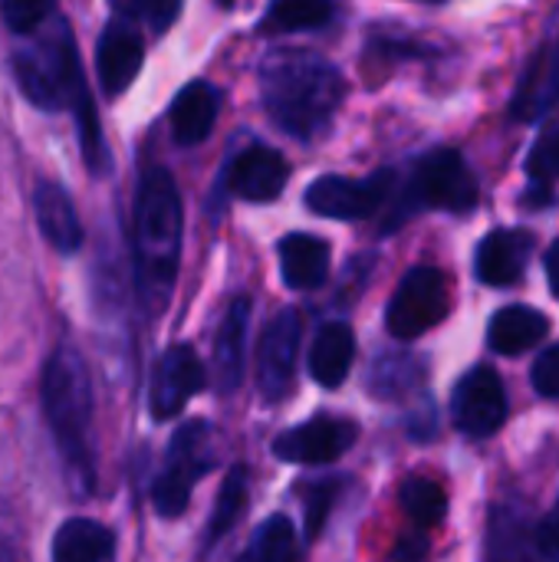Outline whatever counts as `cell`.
Wrapping results in <instances>:
<instances>
[{"mask_svg":"<svg viewBox=\"0 0 559 562\" xmlns=\"http://www.w3.org/2000/svg\"><path fill=\"white\" fill-rule=\"evenodd\" d=\"M0 16L7 33L13 36L10 66L23 95L46 109H72L82 128V148L96 171L105 168V145L99 132V119L89 102V89L82 79L72 26L56 3H0Z\"/></svg>","mask_w":559,"mask_h":562,"instance_id":"cell-1","label":"cell"},{"mask_svg":"<svg viewBox=\"0 0 559 562\" xmlns=\"http://www.w3.org/2000/svg\"><path fill=\"white\" fill-rule=\"evenodd\" d=\"M346 99L343 72L313 49H273L260 63V102L273 125L297 142L329 132Z\"/></svg>","mask_w":559,"mask_h":562,"instance_id":"cell-2","label":"cell"},{"mask_svg":"<svg viewBox=\"0 0 559 562\" xmlns=\"http://www.w3.org/2000/svg\"><path fill=\"white\" fill-rule=\"evenodd\" d=\"M43 412L66 471L69 487L86 497L96 487V441H92V382L76 346L63 342L49 352L43 369Z\"/></svg>","mask_w":559,"mask_h":562,"instance_id":"cell-3","label":"cell"},{"mask_svg":"<svg viewBox=\"0 0 559 562\" xmlns=\"http://www.w3.org/2000/svg\"><path fill=\"white\" fill-rule=\"evenodd\" d=\"M181 194L168 168H148L135 194V270L152 310L168 303L181 260Z\"/></svg>","mask_w":559,"mask_h":562,"instance_id":"cell-4","label":"cell"},{"mask_svg":"<svg viewBox=\"0 0 559 562\" xmlns=\"http://www.w3.org/2000/svg\"><path fill=\"white\" fill-rule=\"evenodd\" d=\"M478 198H481V188H478V178L468 168L465 155L458 148H435L415 165V171L405 184L402 204H395L399 217L392 221V227L422 207L468 214L478 204Z\"/></svg>","mask_w":559,"mask_h":562,"instance_id":"cell-5","label":"cell"},{"mask_svg":"<svg viewBox=\"0 0 559 562\" xmlns=\"http://www.w3.org/2000/svg\"><path fill=\"white\" fill-rule=\"evenodd\" d=\"M214 468L211 454V428L204 422H188L175 431L161 474L152 487L155 510L168 520L181 517L188 510V501L194 494V484Z\"/></svg>","mask_w":559,"mask_h":562,"instance_id":"cell-6","label":"cell"},{"mask_svg":"<svg viewBox=\"0 0 559 562\" xmlns=\"http://www.w3.org/2000/svg\"><path fill=\"white\" fill-rule=\"evenodd\" d=\"M448 310H451V283L445 270L418 263L399 280L385 310V326L399 342H412L428 329H435L448 316Z\"/></svg>","mask_w":559,"mask_h":562,"instance_id":"cell-7","label":"cell"},{"mask_svg":"<svg viewBox=\"0 0 559 562\" xmlns=\"http://www.w3.org/2000/svg\"><path fill=\"white\" fill-rule=\"evenodd\" d=\"M395 188V171L379 168L369 178H343V175H323L306 188V207L320 217L333 221H366L379 214V207L389 201Z\"/></svg>","mask_w":559,"mask_h":562,"instance_id":"cell-8","label":"cell"},{"mask_svg":"<svg viewBox=\"0 0 559 562\" xmlns=\"http://www.w3.org/2000/svg\"><path fill=\"white\" fill-rule=\"evenodd\" d=\"M507 389L491 366L468 369L451 395L455 428L468 438H491L507 422Z\"/></svg>","mask_w":559,"mask_h":562,"instance_id":"cell-9","label":"cell"},{"mask_svg":"<svg viewBox=\"0 0 559 562\" xmlns=\"http://www.w3.org/2000/svg\"><path fill=\"white\" fill-rule=\"evenodd\" d=\"M300 333L303 319L297 310H283L273 316V323L260 336V352H257V382L264 402L277 405L290 395L297 382V356H300Z\"/></svg>","mask_w":559,"mask_h":562,"instance_id":"cell-10","label":"cell"},{"mask_svg":"<svg viewBox=\"0 0 559 562\" xmlns=\"http://www.w3.org/2000/svg\"><path fill=\"white\" fill-rule=\"evenodd\" d=\"M359 438V428L346 418H333V415H316L300 428L283 431L273 441V454L287 464H333L339 461Z\"/></svg>","mask_w":559,"mask_h":562,"instance_id":"cell-11","label":"cell"},{"mask_svg":"<svg viewBox=\"0 0 559 562\" xmlns=\"http://www.w3.org/2000/svg\"><path fill=\"white\" fill-rule=\"evenodd\" d=\"M142 26L135 16H128L125 10L115 7L112 20L105 23L102 36H99V56H96V66H99V82L109 95H119L132 86V79L138 76L142 69V59H145V36H142Z\"/></svg>","mask_w":559,"mask_h":562,"instance_id":"cell-12","label":"cell"},{"mask_svg":"<svg viewBox=\"0 0 559 562\" xmlns=\"http://www.w3.org/2000/svg\"><path fill=\"white\" fill-rule=\"evenodd\" d=\"M204 389V366L198 359V352L185 342L171 346L152 375V395H148V408L155 415V422H168L175 415H181V408Z\"/></svg>","mask_w":559,"mask_h":562,"instance_id":"cell-13","label":"cell"},{"mask_svg":"<svg viewBox=\"0 0 559 562\" xmlns=\"http://www.w3.org/2000/svg\"><path fill=\"white\" fill-rule=\"evenodd\" d=\"M287 178H290V165L280 151H273L267 145H247L227 165L224 191L241 201L264 204V201L280 198V191L287 188Z\"/></svg>","mask_w":559,"mask_h":562,"instance_id":"cell-14","label":"cell"},{"mask_svg":"<svg viewBox=\"0 0 559 562\" xmlns=\"http://www.w3.org/2000/svg\"><path fill=\"white\" fill-rule=\"evenodd\" d=\"M534 254V234L521 227L491 231L474 254V277L488 286H514Z\"/></svg>","mask_w":559,"mask_h":562,"instance_id":"cell-15","label":"cell"},{"mask_svg":"<svg viewBox=\"0 0 559 562\" xmlns=\"http://www.w3.org/2000/svg\"><path fill=\"white\" fill-rule=\"evenodd\" d=\"M247 326H250V296H237L227 306V313L214 333V385L221 395H231L244 379Z\"/></svg>","mask_w":559,"mask_h":562,"instance_id":"cell-16","label":"cell"},{"mask_svg":"<svg viewBox=\"0 0 559 562\" xmlns=\"http://www.w3.org/2000/svg\"><path fill=\"white\" fill-rule=\"evenodd\" d=\"M559 105V43L544 46L524 69L517 92L511 99V112L521 122H534Z\"/></svg>","mask_w":559,"mask_h":562,"instance_id":"cell-17","label":"cell"},{"mask_svg":"<svg viewBox=\"0 0 559 562\" xmlns=\"http://www.w3.org/2000/svg\"><path fill=\"white\" fill-rule=\"evenodd\" d=\"M217 112H221V92L204 82V79H194L188 82L175 102H171V135L178 145H198L211 135L214 122H217Z\"/></svg>","mask_w":559,"mask_h":562,"instance_id":"cell-18","label":"cell"},{"mask_svg":"<svg viewBox=\"0 0 559 562\" xmlns=\"http://www.w3.org/2000/svg\"><path fill=\"white\" fill-rule=\"evenodd\" d=\"M280 273L290 290H316L329 277V244L313 234H287L280 240Z\"/></svg>","mask_w":559,"mask_h":562,"instance_id":"cell-19","label":"cell"},{"mask_svg":"<svg viewBox=\"0 0 559 562\" xmlns=\"http://www.w3.org/2000/svg\"><path fill=\"white\" fill-rule=\"evenodd\" d=\"M33 204H36V224H40L43 237L63 254L79 250L82 224H79V214H76L69 194L56 181H40L36 194H33Z\"/></svg>","mask_w":559,"mask_h":562,"instance_id":"cell-20","label":"cell"},{"mask_svg":"<svg viewBox=\"0 0 559 562\" xmlns=\"http://www.w3.org/2000/svg\"><path fill=\"white\" fill-rule=\"evenodd\" d=\"M353 359H356V333L333 319L326 323L316 339H313V349H310V372L313 379L323 385V389H339L353 369Z\"/></svg>","mask_w":559,"mask_h":562,"instance_id":"cell-21","label":"cell"},{"mask_svg":"<svg viewBox=\"0 0 559 562\" xmlns=\"http://www.w3.org/2000/svg\"><path fill=\"white\" fill-rule=\"evenodd\" d=\"M550 333V323L540 310L530 306H504L494 313L488 326V342L501 356H521L534 346H540Z\"/></svg>","mask_w":559,"mask_h":562,"instance_id":"cell-22","label":"cell"},{"mask_svg":"<svg viewBox=\"0 0 559 562\" xmlns=\"http://www.w3.org/2000/svg\"><path fill=\"white\" fill-rule=\"evenodd\" d=\"M115 533L99 520L72 517L53 537V562H112Z\"/></svg>","mask_w":559,"mask_h":562,"instance_id":"cell-23","label":"cell"},{"mask_svg":"<svg viewBox=\"0 0 559 562\" xmlns=\"http://www.w3.org/2000/svg\"><path fill=\"white\" fill-rule=\"evenodd\" d=\"M488 562H547L537 550L527 517L511 504H497V510L491 517Z\"/></svg>","mask_w":559,"mask_h":562,"instance_id":"cell-24","label":"cell"},{"mask_svg":"<svg viewBox=\"0 0 559 562\" xmlns=\"http://www.w3.org/2000/svg\"><path fill=\"white\" fill-rule=\"evenodd\" d=\"M234 562H300V540L283 514L267 517Z\"/></svg>","mask_w":559,"mask_h":562,"instance_id":"cell-25","label":"cell"},{"mask_svg":"<svg viewBox=\"0 0 559 562\" xmlns=\"http://www.w3.org/2000/svg\"><path fill=\"white\" fill-rule=\"evenodd\" d=\"M247 497H250V474H247L244 464H237V468H231V474L224 477V484H221V491H217V504H214V514H211V520H208L204 547L224 540V537L234 530V524H237V520L244 517V510H247Z\"/></svg>","mask_w":559,"mask_h":562,"instance_id":"cell-26","label":"cell"},{"mask_svg":"<svg viewBox=\"0 0 559 562\" xmlns=\"http://www.w3.org/2000/svg\"><path fill=\"white\" fill-rule=\"evenodd\" d=\"M333 3L323 0H283L273 3L264 20H260V33H297V30H320L333 20Z\"/></svg>","mask_w":559,"mask_h":562,"instance_id":"cell-27","label":"cell"},{"mask_svg":"<svg viewBox=\"0 0 559 562\" xmlns=\"http://www.w3.org/2000/svg\"><path fill=\"white\" fill-rule=\"evenodd\" d=\"M425 382V369L415 356L405 352H392L382 356L369 375V392L379 398H402L409 392H415Z\"/></svg>","mask_w":559,"mask_h":562,"instance_id":"cell-28","label":"cell"},{"mask_svg":"<svg viewBox=\"0 0 559 562\" xmlns=\"http://www.w3.org/2000/svg\"><path fill=\"white\" fill-rule=\"evenodd\" d=\"M399 501L405 514L415 520V527L425 533L428 527H438L448 514V494L438 481L428 477H409L399 491Z\"/></svg>","mask_w":559,"mask_h":562,"instance_id":"cell-29","label":"cell"},{"mask_svg":"<svg viewBox=\"0 0 559 562\" xmlns=\"http://www.w3.org/2000/svg\"><path fill=\"white\" fill-rule=\"evenodd\" d=\"M527 175L537 181V184H550L559 181V125L547 128L537 145L530 148V158H527Z\"/></svg>","mask_w":559,"mask_h":562,"instance_id":"cell-30","label":"cell"},{"mask_svg":"<svg viewBox=\"0 0 559 562\" xmlns=\"http://www.w3.org/2000/svg\"><path fill=\"white\" fill-rule=\"evenodd\" d=\"M339 487V481H320L306 491V540H320V533L326 530Z\"/></svg>","mask_w":559,"mask_h":562,"instance_id":"cell-31","label":"cell"},{"mask_svg":"<svg viewBox=\"0 0 559 562\" xmlns=\"http://www.w3.org/2000/svg\"><path fill=\"white\" fill-rule=\"evenodd\" d=\"M119 10H125L128 16H135L145 26H155L158 33H165L171 26V20L181 13L178 3H119Z\"/></svg>","mask_w":559,"mask_h":562,"instance_id":"cell-32","label":"cell"},{"mask_svg":"<svg viewBox=\"0 0 559 562\" xmlns=\"http://www.w3.org/2000/svg\"><path fill=\"white\" fill-rule=\"evenodd\" d=\"M534 389L544 398H559V342L550 346L537 362H534Z\"/></svg>","mask_w":559,"mask_h":562,"instance_id":"cell-33","label":"cell"},{"mask_svg":"<svg viewBox=\"0 0 559 562\" xmlns=\"http://www.w3.org/2000/svg\"><path fill=\"white\" fill-rule=\"evenodd\" d=\"M537 550L547 562H559V514H550L540 520V527L534 530Z\"/></svg>","mask_w":559,"mask_h":562,"instance_id":"cell-34","label":"cell"},{"mask_svg":"<svg viewBox=\"0 0 559 562\" xmlns=\"http://www.w3.org/2000/svg\"><path fill=\"white\" fill-rule=\"evenodd\" d=\"M392 562H428V540H425V533L405 537V540L395 547Z\"/></svg>","mask_w":559,"mask_h":562,"instance_id":"cell-35","label":"cell"},{"mask_svg":"<svg viewBox=\"0 0 559 562\" xmlns=\"http://www.w3.org/2000/svg\"><path fill=\"white\" fill-rule=\"evenodd\" d=\"M547 280H550L554 296H559V240L547 250Z\"/></svg>","mask_w":559,"mask_h":562,"instance_id":"cell-36","label":"cell"},{"mask_svg":"<svg viewBox=\"0 0 559 562\" xmlns=\"http://www.w3.org/2000/svg\"><path fill=\"white\" fill-rule=\"evenodd\" d=\"M0 562H16L13 557H10V550H7L3 543H0Z\"/></svg>","mask_w":559,"mask_h":562,"instance_id":"cell-37","label":"cell"},{"mask_svg":"<svg viewBox=\"0 0 559 562\" xmlns=\"http://www.w3.org/2000/svg\"><path fill=\"white\" fill-rule=\"evenodd\" d=\"M557 514H559V507H557Z\"/></svg>","mask_w":559,"mask_h":562,"instance_id":"cell-38","label":"cell"}]
</instances>
